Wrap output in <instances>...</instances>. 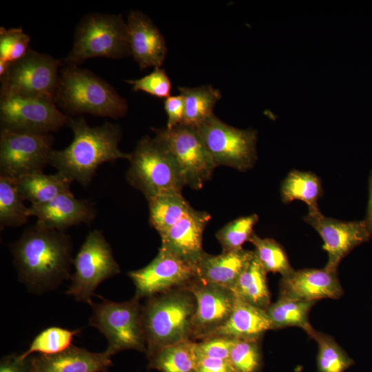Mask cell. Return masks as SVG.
<instances>
[{
  "mask_svg": "<svg viewBox=\"0 0 372 372\" xmlns=\"http://www.w3.org/2000/svg\"><path fill=\"white\" fill-rule=\"evenodd\" d=\"M197 342L192 340L162 348L148 358L149 368L160 372H196Z\"/></svg>",
  "mask_w": 372,
  "mask_h": 372,
  "instance_id": "25",
  "label": "cell"
},
{
  "mask_svg": "<svg viewBox=\"0 0 372 372\" xmlns=\"http://www.w3.org/2000/svg\"><path fill=\"white\" fill-rule=\"evenodd\" d=\"M210 218L207 212L192 207L186 216L160 236V248L196 266L205 254L203 236Z\"/></svg>",
  "mask_w": 372,
  "mask_h": 372,
  "instance_id": "17",
  "label": "cell"
},
{
  "mask_svg": "<svg viewBox=\"0 0 372 372\" xmlns=\"http://www.w3.org/2000/svg\"><path fill=\"white\" fill-rule=\"evenodd\" d=\"M198 358L196 372H236L229 360Z\"/></svg>",
  "mask_w": 372,
  "mask_h": 372,
  "instance_id": "41",
  "label": "cell"
},
{
  "mask_svg": "<svg viewBox=\"0 0 372 372\" xmlns=\"http://www.w3.org/2000/svg\"><path fill=\"white\" fill-rule=\"evenodd\" d=\"M62 60L29 49L20 59L10 64L0 77V95H16L54 101Z\"/></svg>",
  "mask_w": 372,
  "mask_h": 372,
  "instance_id": "8",
  "label": "cell"
},
{
  "mask_svg": "<svg viewBox=\"0 0 372 372\" xmlns=\"http://www.w3.org/2000/svg\"><path fill=\"white\" fill-rule=\"evenodd\" d=\"M0 372H30L29 358L21 360L17 354L3 356L0 362Z\"/></svg>",
  "mask_w": 372,
  "mask_h": 372,
  "instance_id": "42",
  "label": "cell"
},
{
  "mask_svg": "<svg viewBox=\"0 0 372 372\" xmlns=\"http://www.w3.org/2000/svg\"><path fill=\"white\" fill-rule=\"evenodd\" d=\"M55 103L68 116L89 114L118 118L128 110L126 100L106 81L79 65H62Z\"/></svg>",
  "mask_w": 372,
  "mask_h": 372,
  "instance_id": "4",
  "label": "cell"
},
{
  "mask_svg": "<svg viewBox=\"0 0 372 372\" xmlns=\"http://www.w3.org/2000/svg\"><path fill=\"white\" fill-rule=\"evenodd\" d=\"M267 273L255 254L231 289L236 297L266 310L271 304Z\"/></svg>",
  "mask_w": 372,
  "mask_h": 372,
  "instance_id": "27",
  "label": "cell"
},
{
  "mask_svg": "<svg viewBox=\"0 0 372 372\" xmlns=\"http://www.w3.org/2000/svg\"><path fill=\"white\" fill-rule=\"evenodd\" d=\"M318 344V372H344L353 360L330 335L314 329L310 335Z\"/></svg>",
  "mask_w": 372,
  "mask_h": 372,
  "instance_id": "32",
  "label": "cell"
},
{
  "mask_svg": "<svg viewBox=\"0 0 372 372\" xmlns=\"http://www.w3.org/2000/svg\"><path fill=\"white\" fill-rule=\"evenodd\" d=\"M54 138L42 134L0 130V175L17 179L43 172L50 163Z\"/></svg>",
  "mask_w": 372,
  "mask_h": 372,
  "instance_id": "12",
  "label": "cell"
},
{
  "mask_svg": "<svg viewBox=\"0 0 372 372\" xmlns=\"http://www.w3.org/2000/svg\"><path fill=\"white\" fill-rule=\"evenodd\" d=\"M31 216L45 227L65 231L82 223L90 225L95 218L96 210L90 200L76 198L72 193L63 194L43 204H32Z\"/></svg>",
  "mask_w": 372,
  "mask_h": 372,
  "instance_id": "19",
  "label": "cell"
},
{
  "mask_svg": "<svg viewBox=\"0 0 372 372\" xmlns=\"http://www.w3.org/2000/svg\"><path fill=\"white\" fill-rule=\"evenodd\" d=\"M74 273L66 293L78 302H92L97 287L120 273L112 249L103 233L90 231L73 260Z\"/></svg>",
  "mask_w": 372,
  "mask_h": 372,
  "instance_id": "9",
  "label": "cell"
},
{
  "mask_svg": "<svg viewBox=\"0 0 372 372\" xmlns=\"http://www.w3.org/2000/svg\"><path fill=\"white\" fill-rule=\"evenodd\" d=\"M67 125L73 132V139L67 147L52 151L49 165L71 182L87 187L100 165L129 160L130 153L118 147L122 136L118 125L105 121L91 127L83 117L69 116Z\"/></svg>",
  "mask_w": 372,
  "mask_h": 372,
  "instance_id": "2",
  "label": "cell"
},
{
  "mask_svg": "<svg viewBox=\"0 0 372 372\" xmlns=\"http://www.w3.org/2000/svg\"><path fill=\"white\" fill-rule=\"evenodd\" d=\"M322 194L320 178L313 173L291 171L282 180L280 195L284 203L301 200L308 206L309 211L319 209L318 201Z\"/></svg>",
  "mask_w": 372,
  "mask_h": 372,
  "instance_id": "29",
  "label": "cell"
},
{
  "mask_svg": "<svg viewBox=\"0 0 372 372\" xmlns=\"http://www.w3.org/2000/svg\"><path fill=\"white\" fill-rule=\"evenodd\" d=\"M100 303H90L92 313L89 325L96 328L107 340L105 351L113 355L133 349L146 352V340L139 298L112 302L102 298Z\"/></svg>",
  "mask_w": 372,
  "mask_h": 372,
  "instance_id": "7",
  "label": "cell"
},
{
  "mask_svg": "<svg viewBox=\"0 0 372 372\" xmlns=\"http://www.w3.org/2000/svg\"><path fill=\"white\" fill-rule=\"evenodd\" d=\"M304 220L321 236L328 260L324 269L337 273L340 261L355 247L371 237L365 222L343 221L324 216L320 209L308 211Z\"/></svg>",
  "mask_w": 372,
  "mask_h": 372,
  "instance_id": "16",
  "label": "cell"
},
{
  "mask_svg": "<svg viewBox=\"0 0 372 372\" xmlns=\"http://www.w3.org/2000/svg\"><path fill=\"white\" fill-rule=\"evenodd\" d=\"M68 116L50 100L0 95V123L3 130L52 134L67 125Z\"/></svg>",
  "mask_w": 372,
  "mask_h": 372,
  "instance_id": "13",
  "label": "cell"
},
{
  "mask_svg": "<svg viewBox=\"0 0 372 372\" xmlns=\"http://www.w3.org/2000/svg\"><path fill=\"white\" fill-rule=\"evenodd\" d=\"M185 287L193 293L196 301L192 338L201 340L208 338L227 320L236 297L229 288L196 278Z\"/></svg>",
  "mask_w": 372,
  "mask_h": 372,
  "instance_id": "15",
  "label": "cell"
},
{
  "mask_svg": "<svg viewBox=\"0 0 372 372\" xmlns=\"http://www.w3.org/2000/svg\"><path fill=\"white\" fill-rule=\"evenodd\" d=\"M164 109L167 116L166 127L172 128L183 121L184 99L181 94L169 96L164 101Z\"/></svg>",
  "mask_w": 372,
  "mask_h": 372,
  "instance_id": "40",
  "label": "cell"
},
{
  "mask_svg": "<svg viewBox=\"0 0 372 372\" xmlns=\"http://www.w3.org/2000/svg\"><path fill=\"white\" fill-rule=\"evenodd\" d=\"M10 249L19 280L30 292L53 290L71 278L72 243L65 231L49 229L37 221Z\"/></svg>",
  "mask_w": 372,
  "mask_h": 372,
  "instance_id": "1",
  "label": "cell"
},
{
  "mask_svg": "<svg viewBox=\"0 0 372 372\" xmlns=\"http://www.w3.org/2000/svg\"><path fill=\"white\" fill-rule=\"evenodd\" d=\"M128 161L127 180L147 200L165 193L181 192L186 186L175 159L155 136L138 141Z\"/></svg>",
  "mask_w": 372,
  "mask_h": 372,
  "instance_id": "5",
  "label": "cell"
},
{
  "mask_svg": "<svg viewBox=\"0 0 372 372\" xmlns=\"http://www.w3.org/2000/svg\"><path fill=\"white\" fill-rule=\"evenodd\" d=\"M125 82L132 85L135 92L142 91L161 99L169 97L172 90L170 79L161 68H155L153 72L142 78L125 80Z\"/></svg>",
  "mask_w": 372,
  "mask_h": 372,
  "instance_id": "38",
  "label": "cell"
},
{
  "mask_svg": "<svg viewBox=\"0 0 372 372\" xmlns=\"http://www.w3.org/2000/svg\"><path fill=\"white\" fill-rule=\"evenodd\" d=\"M269 330H273V325L266 310L236 298L234 309L227 320L209 338L221 336L259 340Z\"/></svg>",
  "mask_w": 372,
  "mask_h": 372,
  "instance_id": "23",
  "label": "cell"
},
{
  "mask_svg": "<svg viewBox=\"0 0 372 372\" xmlns=\"http://www.w3.org/2000/svg\"><path fill=\"white\" fill-rule=\"evenodd\" d=\"M130 54L141 70L160 68L167 48L165 40L152 20L141 11H131L127 19Z\"/></svg>",
  "mask_w": 372,
  "mask_h": 372,
  "instance_id": "18",
  "label": "cell"
},
{
  "mask_svg": "<svg viewBox=\"0 0 372 372\" xmlns=\"http://www.w3.org/2000/svg\"><path fill=\"white\" fill-rule=\"evenodd\" d=\"M196 308V298L185 287L148 298L142 308L147 358L163 347L192 340Z\"/></svg>",
  "mask_w": 372,
  "mask_h": 372,
  "instance_id": "3",
  "label": "cell"
},
{
  "mask_svg": "<svg viewBox=\"0 0 372 372\" xmlns=\"http://www.w3.org/2000/svg\"><path fill=\"white\" fill-rule=\"evenodd\" d=\"M105 351L91 352L72 344L54 354L29 358L30 372H106L112 365Z\"/></svg>",
  "mask_w": 372,
  "mask_h": 372,
  "instance_id": "21",
  "label": "cell"
},
{
  "mask_svg": "<svg viewBox=\"0 0 372 372\" xmlns=\"http://www.w3.org/2000/svg\"><path fill=\"white\" fill-rule=\"evenodd\" d=\"M155 136L167 148L177 163L186 186L200 189L216 167L194 127L180 123L172 128H154Z\"/></svg>",
  "mask_w": 372,
  "mask_h": 372,
  "instance_id": "11",
  "label": "cell"
},
{
  "mask_svg": "<svg viewBox=\"0 0 372 372\" xmlns=\"http://www.w3.org/2000/svg\"><path fill=\"white\" fill-rule=\"evenodd\" d=\"M19 192L32 204L48 203L58 196L72 193V182L62 174L34 172L16 179Z\"/></svg>",
  "mask_w": 372,
  "mask_h": 372,
  "instance_id": "24",
  "label": "cell"
},
{
  "mask_svg": "<svg viewBox=\"0 0 372 372\" xmlns=\"http://www.w3.org/2000/svg\"><path fill=\"white\" fill-rule=\"evenodd\" d=\"M178 89L184 99L181 123L196 128L214 114V107L222 97L220 91L211 85Z\"/></svg>",
  "mask_w": 372,
  "mask_h": 372,
  "instance_id": "26",
  "label": "cell"
},
{
  "mask_svg": "<svg viewBox=\"0 0 372 372\" xmlns=\"http://www.w3.org/2000/svg\"><path fill=\"white\" fill-rule=\"evenodd\" d=\"M235 339L214 336L202 340L197 343L199 356L229 360L231 349Z\"/></svg>",
  "mask_w": 372,
  "mask_h": 372,
  "instance_id": "39",
  "label": "cell"
},
{
  "mask_svg": "<svg viewBox=\"0 0 372 372\" xmlns=\"http://www.w3.org/2000/svg\"><path fill=\"white\" fill-rule=\"evenodd\" d=\"M249 242L255 247L256 256L267 273H279L283 278L295 271L283 248L275 240L262 238L253 233Z\"/></svg>",
  "mask_w": 372,
  "mask_h": 372,
  "instance_id": "33",
  "label": "cell"
},
{
  "mask_svg": "<svg viewBox=\"0 0 372 372\" xmlns=\"http://www.w3.org/2000/svg\"><path fill=\"white\" fill-rule=\"evenodd\" d=\"M343 289L337 273L324 268L294 271L281 279L280 296L292 299L316 302L324 298L338 299Z\"/></svg>",
  "mask_w": 372,
  "mask_h": 372,
  "instance_id": "20",
  "label": "cell"
},
{
  "mask_svg": "<svg viewBox=\"0 0 372 372\" xmlns=\"http://www.w3.org/2000/svg\"><path fill=\"white\" fill-rule=\"evenodd\" d=\"M229 360L236 372H258L262 365L258 340L235 339Z\"/></svg>",
  "mask_w": 372,
  "mask_h": 372,
  "instance_id": "36",
  "label": "cell"
},
{
  "mask_svg": "<svg viewBox=\"0 0 372 372\" xmlns=\"http://www.w3.org/2000/svg\"><path fill=\"white\" fill-rule=\"evenodd\" d=\"M30 37L21 28H0V59L8 63L22 58L30 49Z\"/></svg>",
  "mask_w": 372,
  "mask_h": 372,
  "instance_id": "37",
  "label": "cell"
},
{
  "mask_svg": "<svg viewBox=\"0 0 372 372\" xmlns=\"http://www.w3.org/2000/svg\"><path fill=\"white\" fill-rule=\"evenodd\" d=\"M364 220L371 237H372V170L370 172L369 178V200L366 214Z\"/></svg>",
  "mask_w": 372,
  "mask_h": 372,
  "instance_id": "43",
  "label": "cell"
},
{
  "mask_svg": "<svg viewBox=\"0 0 372 372\" xmlns=\"http://www.w3.org/2000/svg\"><path fill=\"white\" fill-rule=\"evenodd\" d=\"M197 129L216 167L225 165L246 171L254 165L257 160L254 130L232 127L214 114Z\"/></svg>",
  "mask_w": 372,
  "mask_h": 372,
  "instance_id": "10",
  "label": "cell"
},
{
  "mask_svg": "<svg viewBox=\"0 0 372 372\" xmlns=\"http://www.w3.org/2000/svg\"><path fill=\"white\" fill-rule=\"evenodd\" d=\"M149 223L161 236L186 216L192 207L181 192H168L147 200Z\"/></svg>",
  "mask_w": 372,
  "mask_h": 372,
  "instance_id": "28",
  "label": "cell"
},
{
  "mask_svg": "<svg viewBox=\"0 0 372 372\" xmlns=\"http://www.w3.org/2000/svg\"><path fill=\"white\" fill-rule=\"evenodd\" d=\"M16 179L0 175V227H20L28 222L30 207L25 205Z\"/></svg>",
  "mask_w": 372,
  "mask_h": 372,
  "instance_id": "31",
  "label": "cell"
},
{
  "mask_svg": "<svg viewBox=\"0 0 372 372\" xmlns=\"http://www.w3.org/2000/svg\"><path fill=\"white\" fill-rule=\"evenodd\" d=\"M138 298H150L185 287L196 277V266L159 248L157 256L145 267L128 273Z\"/></svg>",
  "mask_w": 372,
  "mask_h": 372,
  "instance_id": "14",
  "label": "cell"
},
{
  "mask_svg": "<svg viewBox=\"0 0 372 372\" xmlns=\"http://www.w3.org/2000/svg\"><path fill=\"white\" fill-rule=\"evenodd\" d=\"M79 332V329L71 331L58 327L45 329L35 337L28 350L19 354V357L25 360L34 353L49 355L61 352L72 345L73 338Z\"/></svg>",
  "mask_w": 372,
  "mask_h": 372,
  "instance_id": "34",
  "label": "cell"
},
{
  "mask_svg": "<svg viewBox=\"0 0 372 372\" xmlns=\"http://www.w3.org/2000/svg\"><path fill=\"white\" fill-rule=\"evenodd\" d=\"M315 302L279 296L278 300L266 309L273 330L298 327L310 336L314 329L309 323V313Z\"/></svg>",
  "mask_w": 372,
  "mask_h": 372,
  "instance_id": "30",
  "label": "cell"
},
{
  "mask_svg": "<svg viewBox=\"0 0 372 372\" xmlns=\"http://www.w3.org/2000/svg\"><path fill=\"white\" fill-rule=\"evenodd\" d=\"M130 54L127 23L122 15L88 13L79 21L73 45L62 65H79L88 59H121Z\"/></svg>",
  "mask_w": 372,
  "mask_h": 372,
  "instance_id": "6",
  "label": "cell"
},
{
  "mask_svg": "<svg viewBox=\"0 0 372 372\" xmlns=\"http://www.w3.org/2000/svg\"><path fill=\"white\" fill-rule=\"evenodd\" d=\"M258 221L254 214L238 218L223 226L216 234V237L223 252L242 249L243 244L249 241L253 229Z\"/></svg>",
  "mask_w": 372,
  "mask_h": 372,
  "instance_id": "35",
  "label": "cell"
},
{
  "mask_svg": "<svg viewBox=\"0 0 372 372\" xmlns=\"http://www.w3.org/2000/svg\"><path fill=\"white\" fill-rule=\"evenodd\" d=\"M254 255V251L242 248L216 256L205 253L196 265V278L232 289Z\"/></svg>",
  "mask_w": 372,
  "mask_h": 372,
  "instance_id": "22",
  "label": "cell"
}]
</instances>
